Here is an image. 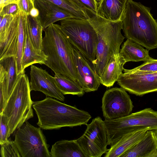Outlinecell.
Segmentation results:
<instances>
[{
    "label": "cell",
    "mask_w": 157,
    "mask_h": 157,
    "mask_svg": "<svg viewBox=\"0 0 157 157\" xmlns=\"http://www.w3.org/2000/svg\"><path fill=\"white\" fill-rule=\"evenodd\" d=\"M33 107L38 117L37 124L44 130L86 125L91 118L88 112L49 97L33 101Z\"/></svg>",
    "instance_id": "1"
},
{
    "label": "cell",
    "mask_w": 157,
    "mask_h": 157,
    "mask_svg": "<svg viewBox=\"0 0 157 157\" xmlns=\"http://www.w3.org/2000/svg\"><path fill=\"white\" fill-rule=\"evenodd\" d=\"M95 25L98 43L93 64L100 77L110 57L119 54L120 46L125 37L121 33L122 21H111L95 15Z\"/></svg>",
    "instance_id": "6"
},
{
    "label": "cell",
    "mask_w": 157,
    "mask_h": 157,
    "mask_svg": "<svg viewBox=\"0 0 157 157\" xmlns=\"http://www.w3.org/2000/svg\"><path fill=\"white\" fill-rule=\"evenodd\" d=\"M19 11L17 4L12 3L5 6L0 11V15L3 17L6 15H15Z\"/></svg>",
    "instance_id": "34"
},
{
    "label": "cell",
    "mask_w": 157,
    "mask_h": 157,
    "mask_svg": "<svg viewBox=\"0 0 157 157\" xmlns=\"http://www.w3.org/2000/svg\"><path fill=\"white\" fill-rule=\"evenodd\" d=\"M125 63L119 54L112 56L100 77L101 83L107 87L113 86L123 73Z\"/></svg>",
    "instance_id": "20"
},
{
    "label": "cell",
    "mask_w": 157,
    "mask_h": 157,
    "mask_svg": "<svg viewBox=\"0 0 157 157\" xmlns=\"http://www.w3.org/2000/svg\"><path fill=\"white\" fill-rule=\"evenodd\" d=\"M19 12L14 15L4 33L0 36V59L15 56L17 50Z\"/></svg>",
    "instance_id": "17"
},
{
    "label": "cell",
    "mask_w": 157,
    "mask_h": 157,
    "mask_svg": "<svg viewBox=\"0 0 157 157\" xmlns=\"http://www.w3.org/2000/svg\"><path fill=\"white\" fill-rule=\"evenodd\" d=\"M119 54L125 63L129 61L145 62L153 59L149 55L148 50L129 39H127L122 44Z\"/></svg>",
    "instance_id": "21"
},
{
    "label": "cell",
    "mask_w": 157,
    "mask_h": 157,
    "mask_svg": "<svg viewBox=\"0 0 157 157\" xmlns=\"http://www.w3.org/2000/svg\"><path fill=\"white\" fill-rule=\"evenodd\" d=\"M34 6L39 12L38 17L44 30L55 22L73 18L57 6L45 0H34Z\"/></svg>",
    "instance_id": "14"
},
{
    "label": "cell",
    "mask_w": 157,
    "mask_h": 157,
    "mask_svg": "<svg viewBox=\"0 0 157 157\" xmlns=\"http://www.w3.org/2000/svg\"><path fill=\"white\" fill-rule=\"evenodd\" d=\"M108 144L113 145L124 135L145 129L157 132V111L147 108L117 119L104 121Z\"/></svg>",
    "instance_id": "7"
},
{
    "label": "cell",
    "mask_w": 157,
    "mask_h": 157,
    "mask_svg": "<svg viewBox=\"0 0 157 157\" xmlns=\"http://www.w3.org/2000/svg\"><path fill=\"white\" fill-rule=\"evenodd\" d=\"M44 30L42 50L47 56L45 65L55 74H62L77 81L73 60L74 47L60 25L53 24Z\"/></svg>",
    "instance_id": "2"
},
{
    "label": "cell",
    "mask_w": 157,
    "mask_h": 157,
    "mask_svg": "<svg viewBox=\"0 0 157 157\" xmlns=\"http://www.w3.org/2000/svg\"><path fill=\"white\" fill-rule=\"evenodd\" d=\"M73 56L77 81L79 85L85 92L97 90L101 83L94 65L74 47Z\"/></svg>",
    "instance_id": "12"
},
{
    "label": "cell",
    "mask_w": 157,
    "mask_h": 157,
    "mask_svg": "<svg viewBox=\"0 0 157 157\" xmlns=\"http://www.w3.org/2000/svg\"><path fill=\"white\" fill-rule=\"evenodd\" d=\"M0 145L1 157H21L14 141L9 140Z\"/></svg>",
    "instance_id": "29"
},
{
    "label": "cell",
    "mask_w": 157,
    "mask_h": 157,
    "mask_svg": "<svg viewBox=\"0 0 157 157\" xmlns=\"http://www.w3.org/2000/svg\"><path fill=\"white\" fill-rule=\"evenodd\" d=\"M50 153L51 157H87L77 140L56 142Z\"/></svg>",
    "instance_id": "22"
},
{
    "label": "cell",
    "mask_w": 157,
    "mask_h": 157,
    "mask_svg": "<svg viewBox=\"0 0 157 157\" xmlns=\"http://www.w3.org/2000/svg\"><path fill=\"white\" fill-rule=\"evenodd\" d=\"M81 5L91 15H97L98 2L96 0H73Z\"/></svg>",
    "instance_id": "31"
},
{
    "label": "cell",
    "mask_w": 157,
    "mask_h": 157,
    "mask_svg": "<svg viewBox=\"0 0 157 157\" xmlns=\"http://www.w3.org/2000/svg\"><path fill=\"white\" fill-rule=\"evenodd\" d=\"M27 27L29 35L33 46L37 49L42 50V32L44 29L38 17L28 16Z\"/></svg>",
    "instance_id": "27"
},
{
    "label": "cell",
    "mask_w": 157,
    "mask_h": 157,
    "mask_svg": "<svg viewBox=\"0 0 157 157\" xmlns=\"http://www.w3.org/2000/svg\"><path fill=\"white\" fill-rule=\"evenodd\" d=\"M121 157H157V132L147 130L143 137Z\"/></svg>",
    "instance_id": "16"
},
{
    "label": "cell",
    "mask_w": 157,
    "mask_h": 157,
    "mask_svg": "<svg viewBox=\"0 0 157 157\" xmlns=\"http://www.w3.org/2000/svg\"><path fill=\"white\" fill-rule=\"evenodd\" d=\"M14 140L21 157H51L41 128L27 121L17 129Z\"/></svg>",
    "instance_id": "8"
},
{
    "label": "cell",
    "mask_w": 157,
    "mask_h": 157,
    "mask_svg": "<svg viewBox=\"0 0 157 157\" xmlns=\"http://www.w3.org/2000/svg\"><path fill=\"white\" fill-rule=\"evenodd\" d=\"M18 76L14 56L0 59V88L3 91L6 102L16 85Z\"/></svg>",
    "instance_id": "15"
},
{
    "label": "cell",
    "mask_w": 157,
    "mask_h": 157,
    "mask_svg": "<svg viewBox=\"0 0 157 157\" xmlns=\"http://www.w3.org/2000/svg\"><path fill=\"white\" fill-rule=\"evenodd\" d=\"M124 36L150 50L157 48V21L150 8L128 0L122 20Z\"/></svg>",
    "instance_id": "3"
},
{
    "label": "cell",
    "mask_w": 157,
    "mask_h": 157,
    "mask_svg": "<svg viewBox=\"0 0 157 157\" xmlns=\"http://www.w3.org/2000/svg\"><path fill=\"white\" fill-rule=\"evenodd\" d=\"M56 84L63 95L71 94L82 96L85 93L77 81L60 74L55 73L54 76Z\"/></svg>",
    "instance_id": "25"
},
{
    "label": "cell",
    "mask_w": 157,
    "mask_h": 157,
    "mask_svg": "<svg viewBox=\"0 0 157 157\" xmlns=\"http://www.w3.org/2000/svg\"><path fill=\"white\" fill-rule=\"evenodd\" d=\"M39 12L37 9L35 7L33 8L30 10L29 15L33 17H36L39 16Z\"/></svg>",
    "instance_id": "36"
},
{
    "label": "cell",
    "mask_w": 157,
    "mask_h": 157,
    "mask_svg": "<svg viewBox=\"0 0 157 157\" xmlns=\"http://www.w3.org/2000/svg\"><path fill=\"white\" fill-rule=\"evenodd\" d=\"M47 56L41 50L36 48L29 38L28 31L26 36L22 58V67L23 71L29 66L34 64H44Z\"/></svg>",
    "instance_id": "23"
},
{
    "label": "cell",
    "mask_w": 157,
    "mask_h": 157,
    "mask_svg": "<svg viewBox=\"0 0 157 157\" xmlns=\"http://www.w3.org/2000/svg\"><path fill=\"white\" fill-rule=\"evenodd\" d=\"M20 0H0V11L3 8L8 4L15 3L17 4Z\"/></svg>",
    "instance_id": "35"
},
{
    "label": "cell",
    "mask_w": 157,
    "mask_h": 157,
    "mask_svg": "<svg viewBox=\"0 0 157 157\" xmlns=\"http://www.w3.org/2000/svg\"><path fill=\"white\" fill-rule=\"evenodd\" d=\"M31 91L27 75L25 73L19 75L16 85L2 113L8 120L9 137L33 117V101L31 98Z\"/></svg>",
    "instance_id": "4"
},
{
    "label": "cell",
    "mask_w": 157,
    "mask_h": 157,
    "mask_svg": "<svg viewBox=\"0 0 157 157\" xmlns=\"http://www.w3.org/2000/svg\"><path fill=\"white\" fill-rule=\"evenodd\" d=\"M117 82L126 91L141 96L157 91V72L144 74L124 72Z\"/></svg>",
    "instance_id": "11"
},
{
    "label": "cell",
    "mask_w": 157,
    "mask_h": 157,
    "mask_svg": "<svg viewBox=\"0 0 157 157\" xmlns=\"http://www.w3.org/2000/svg\"><path fill=\"white\" fill-rule=\"evenodd\" d=\"M19 10L29 16L31 10L35 7L34 0H20L17 4Z\"/></svg>",
    "instance_id": "32"
},
{
    "label": "cell",
    "mask_w": 157,
    "mask_h": 157,
    "mask_svg": "<svg viewBox=\"0 0 157 157\" xmlns=\"http://www.w3.org/2000/svg\"><path fill=\"white\" fill-rule=\"evenodd\" d=\"M124 72L136 74H144L157 72V59H152L144 62L140 65L132 69L124 68Z\"/></svg>",
    "instance_id": "28"
},
{
    "label": "cell",
    "mask_w": 157,
    "mask_h": 157,
    "mask_svg": "<svg viewBox=\"0 0 157 157\" xmlns=\"http://www.w3.org/2000/svg\"><path fill=\"white\" fill-rule=\"evenodd\" d=\"M77 140L87 157H101L108 149L104 121L100 117L93 119L86 124L84 133Z\"/></svg>",
    "instance_id": "9"
},
{
    "label": "cell",
    "mask_w": 157,
    "mask_h": 157,
    "mask_svg": "<svg viewBox=\"0 0 157 157\" xmlns=\"http://www.w3.org/2000/svg\"><path fill=\"white\" fill-rule=\"evenodd\" d=\"M29 82L30 91L42 92L47 96L63 101L65 97L57 87L54 77L45 70L31 65Z\"/></svg>",
    "instance_id": "13"
},
{
    "label": "cell",
    "mask_w": 157,
    "mask_h": 157,
    "mask_svg": "<svg viewBox=\"0 0 157 157\" xmlns=\"http://www.w3.org/2000/svg\"><path fill=\"white\" fill-rule=\"evenodd\" d=\"M128 0H100L97 15L112 22L122 21Z\"/></svg>",
    "instance_id": "18"
},
{
    "label": "cell",
    "mask_w": 157,
    "mask_h": 157,
    "mask_svg": "<svg viewBox=\"0 0 157 157\" xmlns=\"http://www.w3.org/2000/svg\"><path fill=\"white\" fill-rule=\"evenodd\" d=\"M102 109L105 120L117 119L131 113L133 105L129 95L121 87L106 90L102 100Z\"/></svg>",
    "instance_id": "10"
},
{
    "label": "cell",
    "mask_w": 157,
    "mask_h": 157,
    "mask_svg": "<svg viewBox=\"0 0 157 157\" xmlns=\"http://www.w3.org/2000/svg\"><path fill=\"white\" fill-rule=\"evenodd\" d=\"M60 7L74 18L82 20L90 19V16L81 5L73 0H45Z\"/></svg>",
    "instance_id": "26"
},
{
    "label": "cell",
    "mask_w": 157,
    "mask_h": 157,
    "mask_svg": "<svg viewBox=\"0 0 157 157\" xmlns=\"http://www.w3.org/2000/svg\"><path fill=\"white\" fill-rule=\"evenodd\" d=\"M149 130L145 129L128 133L121 137L108 149L104 157H121L128 149L139 141Z\"/></svg>",
    "instance_id": "19"
},
{
    "label": "cell",
    "mask_w": 157,
    "mask_h": 157,
    "mask_svg": "<svg viewBox=\"0 0 157 157\" xmlns=\"http://www.w3.org/2000/svg\"><path fill=\"white\" fill-rule=\"evenodd\" d=\"M95 21V15L87 20L70 18L60 21L61 27L69 41L93 63L98 43Z\"/></svg>",
    "instance_id": "5"
},
{
    "label": "cell",
    "mask_w": 157,
    "mask_h": 157,
    "mask_svg": "<svg viewBox=\"0 0 157 157\" xmlns=\"http://www.w3.org/2000/svg\"><path fill=\"white\" fill-rule=\"evenodd\" d=\"M0 144L8 141L9 127L8 120L2 113H0Z\"/></svg>",
    "instance_id": "30"
},
{
    "label": "cell",
    "mask_w": 157,
    "mask_h": 157,
    "mask_svg": "<svg viewBox=\"0 0 157 157\" xmlns=\"http://www.w3.org/2000/svg\"><path fill=\"white\" fill-rule=\"evenodd\" d=\"M15 15L10 14L6 15L3 17L0 16V36L5 32Z\"/></svg>",
    "instance_id": "33"
},
{
    "label": "cell",
    "mask_w": 157,
    "mask_h": 157,
    "mask_svg": "<svg viewBox=\"0 0 157 157\" xmlns=\"http://www.w3.org/2000/svg\"><path fill=\"white\" fill-rule=\"evenodd\" d=\"M19 18L18 41L16 53L15 56L18 75L25 73L22 70V58L26 36L28 31V15L25 12L19 11Z\"/></svg>",
    "instance_id": "24"
}]
</instances>
